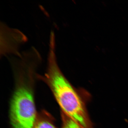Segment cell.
I'll use <instances>...</instances> for the list:
<instances>
[{
	"instance_id": "1",
	"label": "cell",
	"mask_w": 128,
	"mask_h": 128,
	"mask_svg": "<svg viewBox=\"0 0 128 128\" xmlns=\"http://www.w3.org/2000/svg\"><path fill=\"white\" fill-rule=\"evenodd\" d=\"M48 84L56 99L66 116L82 128H88V118L81 98L60 70L56 54L54 34L50 37L47 69L44 76H38Z\"/></svg>"
},
{
	"instance_id": "4",
	"label": "cell",
	"mask_w": 128,
	"mask_h": 128,
	"mask_svg": "<svg viewBox=\"0 0 128 128\" xmlns=\"http://www.w3.org/2000/svg\"><path fill=\"white\" fill-rule=\"evenodd\" d=\"M34 128H56L52 122L46 120L36 122Z\"/></svg>"
},
{
	"instance_id": "2",
	"label": "cell",
	"mask_w": 128,
	"mask_h": 128,
	"mask_svg": "<svg viewBox=\"0 0 128 128\" xmlns=\"http://www.w3.org/2000/svg\"><path fill=\"white\" fill-rule=\"evenodd\" d=\"M1 29L2 31V50L1 55L13 54L19 56L21 53L18 51V47L27 40L26 37L17 29L9 28L4 23H1Z\"/></svg>"
},
{
	"instance_id": "3",
	"label": "cell",
	"mask_w": 128,
	"mask_h": 128,
	"mask_svg": "<svg viewBox=\"0 0 128 128\" xmlns=\"http://www.w3.org/2000/svg\"><path fill=\"white\" fill-rule=\"evenodd\" d=\"M62 128H82V127L74 120L70 117H64Z\"/></svg>"
}]
</instances>
